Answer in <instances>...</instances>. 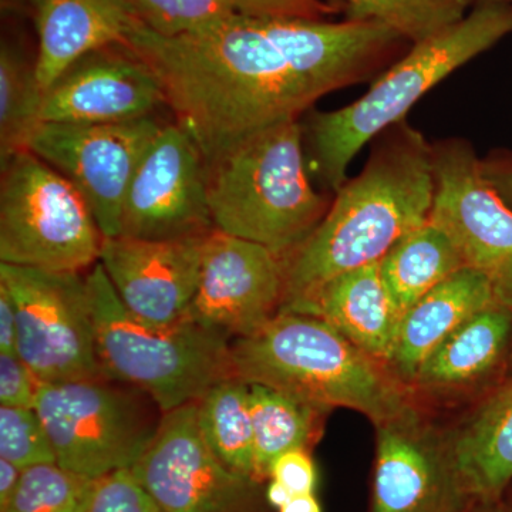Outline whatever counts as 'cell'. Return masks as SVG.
<instances>
[{"label":"cell","instance_id":"1","mask_svg":"<svg viewBox=\"0 0 512 512\" xmlns=\"http://www.w3.org/2000/svg\"><path fill=\"white\" fill-rule=\"evenodd\" d=\"M124 46L156 74L207 171L255 134L299 120L320 97L262 18L222 20L175 36L137 19Z\"/></svg>","mask_w":512,"mask_h":512},{"label":"cell","instance_id":"2","mask_svg":"<svg viewBox=\"0 0 512 512\" xmlns=\"http://www.w3.org/2000/svg\"><path fill=\"white\" fill-rule=\"evenodd\" d=\"M379 137L362 173L336 191L318 228L285 259L279 312L346 272L382 261L429 221L436 192L433 146L406 120Z\"/></svg>","mask_w":512,"mask_h":512},{"label":"cell","instance_id":"3","mask_svg":"<svg viewBox=\"0 0 512 512\" xmlns=\"http://www.w3.org/2000/svg\"><path fill=\"white\" fill-rule=\"evenodd\" d=\"M234 377L312 404L365 414L373 424L414 404L412 390L386 363L349 342L325 320L278 313L264 328L231 342Z\"/></svg>","mask_w":512,"mask_h":512},{"label":"cell","instance_id":"4","mask_svg":"<svg viewBox=\"0 0 512 512\" xmlns=\"http://www.w3.org/2000/svg\"><path fill=\"white\" fill-rule=\"evenodd\" d=\"M512 33V5L483 2L439 35L413 45L369 92L339 110L312 114L305 134L320 181L332 191L348 181L357 153L406 114L436 84Z\"/></svg>","mask_w":512,"mask_h":512},{"label":"cell","instance_id":"5","mask_svg":"<svg viewBox=\"0 0 512 512\" xmlns=\"http://www.w3.org/2000/svg\"><path fill=\"white\" fill-rule=\"evenodd\" d=\"M303 136L301 121H286L248 138L208 171L215 229L284 259L305 244L332 202L312 187Z\"/></svg>","mask_w":512,"mask_h":512},{"label":"cell","instance_id":"6","mask_svg":"<svg viewBox=\"0 0 512 512\" xmlns=\"http://www.w3.org/2000/svg\"><path fill=\"white\" fill-rule=\"evenodd\" d=\"M101 375L128 384L156 403L161 414L198 402L234 377L232 340L184 319L156 326L131 315L97 262L87 275Z\"/></svg>","mask_w":512,"mask_h":512},{"label":"cell","instance_id":"7","mask_svg":"<svg viewBox=\"0 0 512 512\" xmlns=\"http://www.w3.org/2000/svg\"><path fill=\"white\" fill-rule=\"evenodd\" d=\"M99 225L79 190L23 150L2 165L0 264L82 272L99 262Z\"/></svg>","mask_w":512,"mask_h":512},{"label":"cell","instance_id":"8","mask_svg":"<svg viewBox=\"0 0 512 512\" xmlns=\"http://www.w3.org/2000/svg\"><path fill=\"white\" fill-rule=\"evenodd\" d=\"M110 380L42 383L35 410L45 424L59 466L90 478L131 468L160 420L140 390Z\"/></svg>","mask_w":512,"mask_h":512},{"label":"cell","instance_id":"9","mask_svg":"<svg viewBox=\"0 0 512 512\" xmlns=\"http://www.w3.org/2000/svg\"><path fill=\"white\" fill-rule=\"evenodd\" d=\"M0 284L18 316L16 353L40 382L104 379L87 276L0 264Z\"/></svg>","mask_w":512,"mask_h":512},{"label":"cell","instance_id":"10","mask_svg":"<svg viewBox=\"0 0 512 512\" xmlns=\"http://www.w3.org/2000/svg\"><path fill=\"white\" fill-rule=\"evenodd\" d=\"M436 192L429 220L453 239L464 265L490 282L512 311V208L485 180L481 160L461 138L433 146Z\"/></svg>","mask_w":512,"mask_h":512},{"label":"cell","instance_id":"11","mask_svg":"<svg viewBox=\"0 0 512 512\" xmlns=\"http://www.w3.org/2000/svg\"><path fill=\"white\" fill-rule=\"evenodd\" d=\"M161 127L151 116L119 123H40L28 150L79 190L103 238L119 237L128 185Z\"/></svg>","mask_w":512,"mask_h":512},{"label":"cell","instance_id":"12","mask_svg":"<svg viewBox=\"0 0 512 512\" xmlns=\"http://www.w3.org/2000/svg\"><path fill=\"white\" fill-rule=\"evenodd\" d=\"M130 471L161 512H239L255 483L215 456L198 426L197 402L161 414Z\"/></svg>","mask_w":512,"mask_h":512},{"label":"cell","instance_id":"13","mask_svg":"<svg viewBox=\"0 0 512 512\" xmlns=\"http://www.w3.org/2000/svg\"><path fill=\"white\" fill-rule=\"evenodd\" d=\"M212 229L204 158L184 128L167 124L128 185L120 235L175 239L208 234Z\"/></svg>","mask_w":512,"mask_h":512},{"label":"cell","instance_id":"14","mask_svg":"<svg viewBox=\"0 0 512 512\" xmlns=\"http://www.w3.org/2000/svg\"><path fill=\"white\" fill-rule=\"evenodd\" d=\"M375 427L372 512H466L476 501L461 481L446 431L416 404Z\"/></svg>","mask_w":512,"mask_h":512},{"label":"cell","instance_id":"15","mask_svg":"<svg viewBox=\"0 0 512 512\" xmlns=\"http://www.w3.org/2000/svg\"><path fill=\"white\" fill-rule=\"evenodd\" d=\"M285 259L214 229L185 319L234 340L254 335L281 311Z\"/></svg>","mask_w":512,"mask_h":512},{"label":"cell","instance_id":"16","mask_svg":"<svg viewBox=\"0 0 512 512\" xmlns=\"http://www.w3.org/2000/svg\"><path fill=\"white\" fill-rule=\"evenodd\" d=\"M210 234L104 238L99 262L131 315L150 325H175L185 319L197 292Z\"/></svg>","mask_w":512,"mask_h":512},{"label":"cell","instance_id":"17","mask_svg":"<svg viewBox=\"0 0 512 512\" xmlns=\"http://www.w3.org/2000/svg\"><path fill=\"white\" fill-rule=\"evenodd\" d=\"M167 104L143 60L116 45L77 60L43 92L40 123L99 124L143 119Z\"/></svg>","mask_w":512,"mask_h":512},{"label":"cell","instance_id":"18","mask_svg":"<svg viewBox=\"0 0 512 512\" xmlns=\"http://www.w3.org/2000/svg\"><path fill=\"white\" fill-rule=\"evenodd\" d=\"M262 25L320 97L365 79L404 40L373 20L262 18Z\"/></svg>","mask_w":512,"mask_h":512},{"label":"cell","instance_id":"19","mask_svg":"<svg viewBox=\"0 0 512 512\" xmlns=\"http://www.w3.org/2000/svg\"><path fill=\"white\" fill-rule=\"evenodd\" d=\"M282 312L325 320L357 348L387 366L403 318L384 284L379 262L332 279L309 298Z\"/></svg>","mask_w":512,"mask_h":512},{"label":"cell","instance_id":"20","mask_svg":"<svg viewBox=\"0 0 512 512\" xmlns=\"http://www.w3.org/2000/svg\"><path fill=\"white\" fill-rule=\"evenodd\" d=\"M39 52L36 74L43 92L77 60L124 45L137 15L130 0H33Z\"/></svg>","mask_w":512,"mask_h":512},{"label":"cell","instance_id":"21","mask_svg":"<svg viewBox=\"0 0 512 512\" xmlns=\"http://www.w3.org/2000/svg\"><path fill=\"white\" fill-rule=\"evenodd\" d=\"M494 305L498 303L487 278L464 266L404 313L390 369L410 389L434 349L468 319Z\"/></svg>","mask_w":512,"mask_h":512},{"label":"cell","instance_id":"22","mask_svg":"<svg viewBox=\"0 0 512 512\" xmlns=\"http://www.w3.org/2000/svg\"><path fill=\"white\" fill-rule=\"evenodd\" d=\"M461 481L474 500L504 497L512 483V380L446 431Z\"/></svg>","mask_w":512,"mask_h":512},{"label":"cell","instance_id":"23","mask_svg":"<svg viewBox=\"0 0 512 512\" xmlns=\"http://www.w3.org/2000/svg\"><path fill=\"white\" fill-rule=\"evenodd\" d=\"M511 336V309L494 305L478 312L421 363L410 390L440 394L474 386L500 366Z\"/></svg>","mask_w":512,"mask_h":512},{"label":"cell","instance_id":"24","mask_svg":"<svg viewBox=\"0 0 512 512\" xmlns=\"http://www.w3.org/2000/svg\"><path fill=\"white\" fill-rule=\"evenodd\" d=\"M137 18L164 36L181 35L232 18L325 19L323 0H130Z\"/></svg>","mask_w":512,"mask_h":512},{"label":"cell","instance_id":"25","mask_svg":"<svg viewBox=\"0 0 512 512\" xmlns=\"http://www.w3.org/2000/svg\"><path fill=\"white\" fill-rule=\"evenodd\" d=\"M379 265L384 284L403 315L466 266L453 239L430 220L397 242Z\"/></svg>","mask_w":512,"mask_h":512},{"label":"cell","instance_id":"26","mask_svg":"<svg viewBox=\"0 0 512 512\" xmlns=\"http://www.w3.org/2000/svg\"><path fill=\"white\" fill-rule=\"evenodd\" d=\"M248 384L258 481L271 478L272 464L282 454L312 446L326 412L264 384Z\"/></svg>","mask_w":512,"mask_h":512},{"label":"cell","instance_id":"27","mask_svg":"<svg viewBox=\"0 0 512 512\" xmlns=\"http://www.w3.org/2000/svg\"><path fill=\"white\" fill-rule=\"evenodd\" d=\"M197 419L202 436L221 463L255 481L249 384L229 377L212 386L197 402Z\"/></svg>","mask_w":512,"mask_h":512},{"label":"cell","instance_id":"28","mask_svg":"<svg viewBox=\"0 0 512 512\" xmlns=\"http://www.w3.org/2000/svg\"><path fill=\"white\" fill-rule=\"evenodd\" d=\"M43 90L35 63L18 49L3 43L0 50V163H8L28 150L33 131L40 124Z\"/></svg>","mask_w":512,"mask_h":512},{"label":"cell","instance_id":"29","mask_svg":"<svg viewBox=\"0 0 512 512\" xmlns=\"http://www.w3.org/2000/svg\"><path fill=\"white\" fill-rule=\"evenodd\" d=\"M473 0H346L348 19L389 26L413 45L466 18Z\"/></svg>","mask_w":512,"mask_h":512},{"label":"cell","instance_id":"30","mask_svg":"<svg viewBox=\"0 0 512 512\" xmlns=\"http://www.w3.org/2000/svg\"><path fill=\"white\" fill-rule=\"evenodd\" d=\"M93 480L57 463L23 468L15 497L2 512H77Z\"/></svg>","mask_w":512,"mask_h":512},{"label":"cell","instance_id":"31","mask_svg":"<svg viewBox=\"0 0 512 512\" xmlns=\"http://www.w3.org/2000/svg\"><path fill=\"white\" fill-rule=\"evenodd\" d=\"M0 458L20 468L57 463L52 441L35 409L0 406Z\"/></svg>","mask_w":512,"mask_h":512},{"label":"cell","instance_id":"32","mask_svg":"<svg viewBox=\"0 0 512 512\" xmlns=\"http://www.w3.org/2000/svg\"><path fill=\"white\" fill-rule=\"evenodd\" d=\"M77 512H161L130 468L94 478Z\"/></svg>","mask_w":512,"mask_h":512},{"label":"cell","instance_id":"33","mask_svg":"<svg viewBox=\"0 0 512 512\" xmlns=\"http://www.w3.org/2000/svg\"><path fill=\"white\" fill-rule=\"evenodd\" d=\"M40 386L18 353H0V406L35 409Z\"/></svg>","mask_w":512,"mask_h":512},{"label":"cell","instance_id":"34","mask_svg":"<svg viewBox=\"0 0 512 512\" xmlns=\"http://www.w3.org/2000/svg\"><path fill=\"white\" fill-rule=\"evenodd\" d=\"M271 478L284 485L293 495L313 494L316 487V468L308 450L288 451L272 464Z\"/></svg>","mask_w":512,"mask_h":512},{"label":"cell","instance_id":"35","mask_svg":"<svg viewBox=\"0 0 512 512\" xmlns=\"http://www.w3.org/2000/svg\"><path fill=\"white\" fill-rule=\"evenodd\" d=\"M18 316L8 289L0 284V353H16Z\"/></svg>","mask_w":512,"mask_h":512},{"label":"cell","instance_id":"36","mask_svg":"<svg viewBox=\"0 0 512 512\" xmlns=\"http://www.w3.org/2000/svg\"><path fill=\"white\" fill-rule=\"evenodd\" d=\"M485 180L503 198L505 204L512 208V163L508 161H481Z\"/></svg>","mask_w":512,"mask_h":512},{"label":"cell","instance_id":"37","mask_svg":"<svg viewBox=\"0 0 512 512\" xmlns=\"http://www.w3.org/2000/svg\"><path fill=\"white\" fill-rule=\"evenodd\" d=\"M23 468L0 458V512L5 511L18 490Z\"/></svg>","mask_w":512,"mask_h":512},{"label":"cell","instance_id":"38","mask_svg":"<svg viewBox=\"0 0 512 512\" xmlns=\"http://www.w3.org/2000/svg\"><path fill=\"white\" fill-rule=\"evenodd\" d=\"M279 512H322L319 501L313 494L293 495Z\"/></svg>","mask_w":512,"mask_h":512},{"label":"cell","instance_id":"39","mask_svg":"<svg viewBox=\"0 0 512 512\" xmlns=\"http://www.w3.org/2000/svg\"><path fill=\"white\" fill-rule=\"evenodd\" d=\"M466 512H511L507 498H491V500H476Z\"/></svg>","mask_w":512,"mask_h":512},{"label":"cell","instance_id":"40","mask_svg":"<svg viewBox=\"0 0 512 512\" xmlns=\"http://www.w3.org/2000/svg\"><path fill=\"white\" fill-rule=\"evenodd\" d=\"M293 497L291 491L286 490L284 485L279 484L278 481L272 480L269 484L268 490H266V500L275 508L281 510L282 507Z\"/></svg>","mask_w":512,"mask_h":512},{"label":"cell","instance_id":"41","mask_svg":"<svg viewBox=\"0 0 512 512\" xmlns=\"http://www.w3.org/2000/svg\"><path fill=\"white\" fill-rule=\"evenodd\" d=\"M485 2H501V3H510V5H512V0H485Z\"/></svg>","mask_w":512,"mask_h":512},{"label":"cell","instance_id":"42","mask_svg":"<svg viewBox=\"0 0 512 512\" xmlns=\"http://www.w3.org/2000/svg\"><path fill=\"white\" fill-rule=\"evenodd\" d=\"M510 363L512 365V346H511V350H510Z\"/></svg>","mask_w":512,"mask_h":512},{"label":"cell","instance_id":"43","mask_svg":"<svg viewBox=\"0 0 512 512\" xmlns=\"http://www.w3.org/2000/svg\"><path fill=\"white\" fill-rule=\"evenodd\" d=\"M508 503H510V508H511V512H512V503H511V500H508Z\"/></svg>","mask_w":512,"mask_h":512}]
</instances>
